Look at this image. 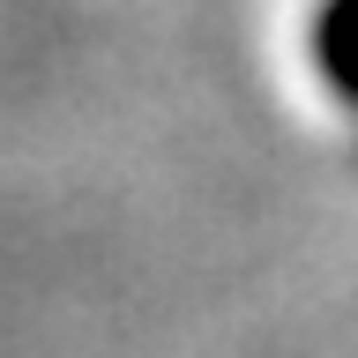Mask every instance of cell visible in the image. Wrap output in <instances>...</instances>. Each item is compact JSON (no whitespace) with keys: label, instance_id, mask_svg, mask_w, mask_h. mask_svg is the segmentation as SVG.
<instances>
[{"label":"cell","instance_id":"1","mask_svg":"<svg viewBox=\"0 0 358 358\" xmlns=\"http://www.w3.org/2000/svg\"><path fill=\"white\" fill-rule=\"evenodd\" d=\"M321 45H329V67H336V83H351V90H358V0H343V8L329 15Z\"/></svg>","mask_w":358,"mask_h":358}]
</instances>
